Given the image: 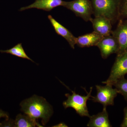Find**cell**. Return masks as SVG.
<instances>
[{
    "mask_svg": "<svg viewBox=\"0 0 127 127\" xmlns=\"http://www.w3.org/2000/svg\"><path fill=\"white\" fill-rule=\"evenodd\" d=\"M23 112L35 120L42 119L43 125L47 123L53 111L45 98L35 95L22 102L20 104Z\"/></svg>",
    "mask_w": 127,
    "mask_h": 127,
    "instance_id": "6da1fadb",
    "label": "cell"
},
{
    "mask_svg": "<svg viewBox=\"0 0 127 127\" xmlns=\"http://www.w3.org/2000/svg\"><path fill=\"white\" fill-rule=\"evenodd\" d=\"M93 15L102 16L109 19L112 23L119 19L120 0H92Z\"/></svg>",
    "mask_w": 127,
    "mask_h": 127,
    "instance_id": "7a4b0ae2",
    "label": "cell"
},
{
    "mask_svg": "<svg viewBox=\"0 0 127 127\" xmlns=\"http://www.w3.org/2000/svg\"><path fill=\"white\" fill-rule=\"evenodd\" d=\"M92 87L91 88L89 93L87 92L86 95H81L75 93V91H72V94H66L65 96L67 99L63 102V106L65 109L71 107L74 109L78 114L81 117H90L87 102L88 100L92 97L91 93Z\"/></svg>",
    "mask_w": 127,
    "mask_h": 127,
    "instance_id": "3957f363",
    "label": "cell"
},
{
    "mask_svg": "<svg viewBox=\"0 0 127 127\" xmlns=\"http://www.w3.org/2000/svg\"><path fill=\"white\" fill-rule=\"evenodd\" d=\"M63 6L70 10L76 16L82 18L85 21H91L93 14L92 1L90 0H74L64 1Z\"/></svg>",
    "mask_w": 127,
    "mask_h": 127,
    "instance_id": "277c9868",
    "label": "cell"
},
{
    "mask_svg": "<svg viewBox=\"0 0 127 127\" xmlns=\"http://www.w3.org/2000/svg\"><path fill=\"white\" fill-rule=\"evenodd\" d=\"M127 74V52L117 55L108 78L102 83L113 85L117 81Z\"/></svg>",
    "mask_w": 127,
    "mask_h": 127,
    "instance_id": "5b68a950",
    "label": "cell"
},
{
    "mask_svg": "<svg viewBox=\"0 0 127 127\" xmlns=\"http://www.w3.org/2000/svg\"><path fill=\"white\" fill-rule=\"evenodd\" d=\"M106 86H96L97 94L95 96H92L91 100L95 102L102 104L103 107L108 106H113L114 99L118 94L116 88H113L112 85L106 84Z\"/></svg>",
    "mask_w": 127,
    "mask_h": 127,
    "instance_id": "8992f818",
    "label": "cell"
},
{
    "mask_svg": "<svg viewBox=\"0 0 127 127\" xmlns=\"http://www.w3.org/2000/svg\"><path fill=\"white\" fill-rule=\"evenodd\" d=\"M119 21L117 28L111 34L118 43L117 55L127 52V19H120Z\"/></svg>",
    "mask_w": 127,
    "mask_h": 127,
    "instance_id": "52a82bcc",
    "label": "cell"
},
{
    "mask_svg": "<svg viewBox=\"0 0 127 127\" xmlns=\"http://www.w3.org/2000/svg\"><path fill=\"white\" fill-rule=\"evenodd\" d=\"M96 46L100 50L102 57L104 59H106L112 54H117L119 51L118 43L112 34L103 36Z\"/></svg>",
    "mask_w": 127,
    "mask_h": 127,
    "instance_id": "ba28073f",
    "label": "cell"
},
{
    "mask_svg": "<svg viewBox=\"0 0 127 127\" xmlns=\"http://www.w3.org/2000/svg\"><path fill=\"white\" fill-rule=\"evenodd\" d=\"M95 32L102 36L112 34V23L109 19L102 16L95 17L91 21Z\"/></svg>",
    "mask_w": 127,
    "mask_h": 127,
    "instance_id": "9c48e42d",
    "label": "cell"
},
{
    "mask_svg": "<svg viewBox=\"0 0 127 127\" xmlns=\"http://www.w3.org/2000/svg\"><path fill=\"white\" fill-rule=\"evenodd\" d=\"M48 18L54 28L56 33L64 37L68 42L71 47L72 49H75L77 37H75L68 29L53 18L52 16L49 15L48 16Z\"/></svg>",
    "mask_w": 127,
    "mask_h": 127,
    "instance_id": "30bf717a",
    "label": "cell"
},
{
    "mask_svg": "<svg viewBox=\"0 0 127 127\" xmlns=\"http://www.w3.org/2000/svg\"><path fill=\"white\" fill-rule=\"evenodd\" d=\"M63 0H36L32 4L21 7L20 11H23L27 9L36 8L46 11H50L55 7L63 5Z\"/></svg>",
    "mask_w": 127,
    "mask_h": 127,
    "instance_id": "8fae6325",
    "label": "cell"
},
{
    "mask_svg": "<svg viewBox=\"0 0 127 127\" xmlns=\"http://www.w3.org/2000/svg\"><path fill=\"white\" fill-rule=\"evenodd\" d=\"M90 120L87 126L89 127H111L108 118V114L106 107H103L102 111L96 115L90 117Z\"/></svg>",
    "mask_w": 127,
    "mask_h": 127,
    "instance_id": "7c38bea8",
    "label": "cell"
},
{
    "mask_svg": "<svg viewBox=\"0 0 127 127\" xmlns=\"http://www.w3.org/2000/svg\"><path fill=\"white\" fill-rule=\"evenodd\" d=\"M103 37L94 31L77 37L76 44L82 48L96 46Z\"/></svg>",
    "mask_w": 127,
    "mask_h": 127,
    "instance_id": "4fadbf2b",
    "label": "cell"
},
{
    "mask_svg": "<svg viewBox=\"0 0 127 127\" xmlns=\"http://www.w3.org/2000/svg\"><path fill=\"white\" fill-rule=\"evenodd\" d=\"M15 124V127H42L36 120L32 118L26 114L23 115L21 114L16 116Z\"/></svg>",
    "mask_w": 127,
    "mask_h": 127,
    "instance_id": "5bb4252c",
    "label": "cell"
},
{
    "mask_svg": "<svg viewBox=\"0 0 127 127\" xmlns=\"http://www.w3.org/2000/svg\"><path fill=\"white\" fill-rule=\"evenodd\" d=\"M0 52L9 53L18 57L28 59L34 62L27 55L25 50L23 49L21 43H18L14 47L12 48L9 50H0Z\"/></svg>",
    "mask_w": 127,
    "mask_h": 127,
    "instance_id": "9a60e30c",
    "label": "cell"
},
{
    "mask_svg": "<svg viewBox=\"0 0 127 127\" xmlns=\"http://www.w3.org/2000/svg\"><path fill=\"white\" fill-rule=\"evenodd\" d=\"M113 86L115 87L118 93L123 96L127 101V79L123 77L117 81Z\"/></svg>",
    "mask_w": 127,
    "mask_h": 127,
    "instance_id": "2e32d148",
    "label": "cell"
},
{
    "mask_svg": "<svg viewBox=\"0 0 127 127\" xmlns=\"http://www.w3.org/2000/svg\"><path fill=\"white\" fill-rule=\"evenodd\" d=\"M119 12V18L127 19V0H120Z\"/></svg>",
    "mask_w": 127,
    "mask_h": 127,
    "instance_id": "e0dca14e",
    "label": "cell"
},
{
    "mask_svg": "<svg viewBox=\"0 0 127 127\" xmlns=\"http://www.w3.org/2000/svg\"><path fill=\"white\" fill-rule=\"evenodd\" d=\"M0 127H15V120L9 119H6L0 123Z\"/></svg>",
    "mask_w": 127,
    "mask_h": 127,
    "instance_id": "ac0fdd59",
    "label": "cell"
},
{
    "mask_svg": "<svg viewBox=\"0 0 127 127\" xmlns=\"http://www.w3.org/2000/svg\"><path fill=\"white\" fill-rule=\"evenodd\" d=\"M124 118L123 120L120 125V127H127V107L125 108L124 110Z\"/></svg>",
    "mask_w": 127,
    "mask_h": 127,
    "instance_id": "d6986e66",
    "label": "cell"
},
{
    "mask_svg": "<svg viewBox=\"0 0 127 127\" xmlns=\"http://www.w3.org/2000/svg\"><path fill=\"white\" fill-rule=\"evenodd\" d=\"M2 118H4L6 119H9V115L7 112L0 109V120Z\"/></svg>",
    "mask_w": 127,
    "mask_h": 127,
    "instance_id": "ffe728a7",
    "label": "cell"
},
{
    "mask_svg": "<svg viewBox=\"0 0 127 127\" xmlns=\"http://www.w3.org/2000/svg\"><path fill=\"white\" fill-rule=\"evenodd\" d=\"M56 126H55L56 127H67V126L65 125V124L63 123H62L60 124H58V125H56Z\"/></svg>",
    "mask_w": 127,
    "mask_h": 127,
    "instance_id": "44dd1931",
    "label": "cell"
}]
</instances>
